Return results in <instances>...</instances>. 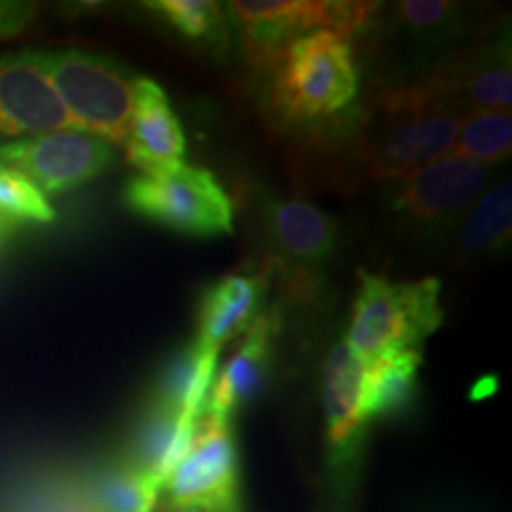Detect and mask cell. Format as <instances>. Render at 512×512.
Returning <instances> with one entry per match:
<instances>
[{"instance_id": "9c48e42d", "label": "cell", "mask_w": 512, "mask_h": 512, "mask_svg": "<svg viewBox=\"0 0 512 512\" xmlns=\"http://www.w3.org/2000/svg\"><path fill=\"white\" fill-rule=\"evenodd\" d=\"M366 363L347 342L337 344L323 366V413L328 463L337 477L351 479L366 444L368 422L363 420V380Z\"/></svg>"}, {"instance_id": "30bf717a", "label": "cell", "mask_w": 512, "mask_h": 512, "mask_svg": "<svg viewBox=\"0 0 512 512\" xmlns=\"http://www.w3.org/2000/svg\"><path fill=\"white\" fill-rule=\"evenodd\" d=\"M76 124L34 50L0 57V138L67 131Z\"/></svg>"}, {"instance_id": "484cf974", "label": "cell", "mask_w": 512, "mask_h": 512, "mask_svg": "<svg viewBox=\"0 0 512 512\" xmlns=\"http://www.w3.org/2000/svg\"><path fill=\"white\" fill-rule=\"evenodd\" d=\"M453 5L444 0H408L399 5V15L413 31H434L444 27Z\"/></svg>"}, {"instance_id": "ffe728a7", "label": "cell", "mask_w": 512, "mask_h": 512, "mask_svg": "<svg viewBox=\"0 0 512 512\" xmlns=\"http://www.w3.org/2000/svg\"><path fill=\"white\" fill-rule=\"evenodd\" d=\"M422 368L420 349L370 363L363 380V420H387L406 413L418 394V373Z\"/></svg>"}, {"instance_id": "5b68a950", "label": "cell", "mask_w": 512, "mask_h": 512, "mask_svg": "<svg viewBox=\"0 0 512 512\" xmlns=\"http://www.w3.org/2000/svg\"><path fill=\"white\" fill-rule=\"evenodd\" d=\"M226 8L240 24L249 62L261 72H273L297 38L311 31H330L347 41L366 27L377 5L337 0H238Z\"/></svg>"}, {"instance_id": "e0dca14e", "label": "cell", "mask_w": 512, "mask_h": 512, "mask_svg": "<svg viewBox=\"0 0 512 512\" xmlns=\"http://www.w3.org/2000/svg\"><path fill=\"white\" fill-rule=\"evenodd\" d=\"M266 223L280 252L304 264H320L335 252L337 226L330 214L306 200L271 202Z\"/></svg>"}, {"instance_id": "ac0fdd59", "label": "cell", "mask_w": 512, "mask_h": 512, "mask_svg": "<svg viewBox=\"0 0 512 512\" xmlns=\"http://www.w3.org/2000/svg\"><path fill=\"white\" fill-rule=\"evenodd\" d=\"M264 294L261 275H226L204 292L200 304V339L211 349H219L228 339L240 335L254 323Z\"/></svg>"}, {"instance_id": "603a6c76", "label": "cell", "mask_w": 512, "mask_h": 512, "mask_svg": "<svg viewBox=\"0 0 512 512\" xmlns=\"http://www.w3.org/2000/svg\"><path fill=\"white\" fill-rule=\"evenodd\" d=\"M145 8H150L166 27L188 41L226 48V10L214 0H152V3H145Z\"/></svg>"}, {"instance_id": "52a82bcc", "label": "cell", "mask_w": 512, "mask_h": 512, "mask_svg": "<svg viewBox=\"0 0 512 512\" xmlns=\"http://www.w3.org/2000/svg\"><path fill=\"white\" fill-rule=\"evenodd\" d=\"M169 508L242 512L240 458L230 422L204 415L188 456L162 486Z\"/></svg>"}, {"instance_id": "9a60e30c", "label": "cell", "mask_w": 512, "mask_h": 512, "mask_svg": "<svg viewBox=\"0 0 512 512\" xmlns=\"http://www.w3.org/2000/svg\"><path fill=\"white\" fill-rule=\"evenodd\" d=\"M197 425L200 422L185 420L159 403H152L131 434L124 460L162 489L171 472L188 456Z\"/></svg>"}, {"instance_id": "d4e9b609", "label": "cell", "mask_w": 512, "mask_h": 512, "mask_svg": "<svg viewBox=\"0 0 512 512\" xmlns=\"http://www.w3.org/2000/svg\"><path fill=\"white\" fill-rule=\"evenodd\" d=\"M0 219L10 221L15 228L22 223H50L55 209L29 178L0 164Z\"/></svg>"}, {"instance_id": "8fae6325", "label": "cell", "mask_w": 512, "mask_h": 512, "mask_svg": "<svg viewBox=\"0 0 512 512\" xmlns=\"http://www.w3.org/2000/svg\"><path fill=\"white\" fill-rule=\"evenodd\" d=\"M399 183L392 197L394 214L418 226H439L477 204L489 183V166L446 155Z\"/></svg>"}, {"instance_id": "7402d4cb", "label": "cell", "mask_w": 512, "mask_h": 512, "mask_svg": "<svg viewBox=\"0 0 512 512\" xmlns=\"http://www.w3.org/2000/svg\"><path fill=\"white\" fill-rule=\"evenodd\" d=\"M512 150V117L508 110L470 112L460 119L458 138L448 155L472 164H496L510 157Z\"/></svg>"}, {"instance_id": "f1b7e54d", "label": "cell", "mask_w": 512, "mask_h": 512, "mask_svg": "<svg viewBox=\"0 0 512 512\" xmlns=\"http://www.w3.org/2000/svg\"><path fill=\"white\" fill-rule=\"evenodd\" d=\"M169 512H207V510H200V508H169Z\"/></svg>"}, {"instance_id": "8992f818", "label": "cell", "mask_w": 512, "mask_h": 512, "mask_svg": "<svg viewBox=\"0 0 512 512\" xmlns=\"http://www.w3.org/2000/svg\"><path fill=\"white\" fill-rule=\"evenodd\" d=\"M124 204L133 214L190 238L233 233V204L214 174L197 166H178L166 176H133Z\"/></svg>"}, {"instance_id": "83f0119b", "label": "cell", "mask_w": 512, "mask_h": 512, "mask_svg": "<svg viewBox=\"0 0 512 512\" xmlns=\"http://www.w3.org/2000/svg\"><path fill=\"white\" fill-rule=\"evenodd\" d=\"M15 226H12V223L10 221H5V219H0V247H3V242L5 240H8L10 238V235L12 233H15Z\"/></svg>"}, {"instance_id": "3957f363", "label": "cell", "mask_w": 512, "mask_h": 512, "mask_svg": "<svg viewBox=\"0 0 512 512\" xmlns=\"http://www.w3.org/2000/svg\"><path fill=\"white\" fill-rule=\"evenodd\" d=\"M38 55L76 131L105 140L107 145H124L138 76L112 57L88 50Z\"/></svg>"}, {"instance_id": "7c38bea8", "label": "cell", "mask_w": 512, "mask_h": 512, "mask_svg": "<svg viewBox=\"0 0 512 512\" xmlns=\"http://www.w3.org/2000/svg\"><path fill=\"white\" fill-rule=\"evenodd\" d=\"M126 159L140 176H166L183 166L185 136L169 95L152 79L136 81V98L126 133Z\"/></svg>"}, {"instance_id": "cb8c5ba5", "label": "cell", "mask_w": 512, "mask_h": 512, "mask_svg": "<svg viewBox=\"0 0 512 512\" xmlns=\"http://www.w3.org/2000/svg\"><path fill=\"white\" fill-rule=\"evenodd\" d=\"M512 226V183H498L482 200L463 228V245L467 252H491L510 240Z\"/></svg>"}, {"instance_id": "4fadbf2b", "label": "cell", "mask_w": 512, "mask_h": 512, "mask_svg": "<svg viewBox=\"0 0 512 512\" xmlns=\"http://www.w3.org/2000/svg\"><path fill=\"white\" fill-rule=\"evenodd\" d=\"M420 86L456 112L458 105H465L467 114L510 110L512 69L508 48H484L465 55L460 62L427 76Z\"/></svg>"}, {"instance_id": "44dd1931", "label": "cell", "mask_w": 512, "mask_h": 512, "mask_svg": "<svg viewBox=\"0 0 512 512\" xmlns=\"http://www.w3.org/2000/svg\"><path fill=\"white\" fill-rule=\"evenodd\" d=\"M0 512H91L79 475L48 470L17 482L0 498Z\"/></svg>"}, {"instance_id": "2e32d148", "label": "cell", "mask_w": 512, "mask_h": 512, "mask_svg": "<svg viewBox=\"0 0 512 512\" xmlns=\"http://www.w3.org/2000/svg\"><path fill=\"white\" fill-rule=\"evenodd\" d=\"M216 368H219V349H211L195 339L166 363L157 384L155 403L185 420L200 422L207 413Z\"/></svg>"}, {"instance_id": "277c9868", "label": "cell", "mask_w": 512, "mask_h": 512, "mask_svg": "<svg viewBox=\"0 0 512 512\" xmlns=\"http://www.w3.org/2000/svg\"><path fill=\"white\" fill-rule=\"evenodd\" d=\"M273 105L292 121L342 112L358 93L354 50L330 31H311L292 43L273 67Z\"/></svg>"}, {"instance_id": "4316f807", "label": "cell", "mask_w": 512, "mask_h": 512, "mask_svg": "<svg viewBox=\"0 0 512 512\" xmlns=\"http://www.w3.org/2000/svg\"><path fill=\"white\" fill-rule=\"evenodd\" d=\"M38 15L36 3H22V0H0V41L15 38L34 22Z\"/></svg>"}, {"instance_id": "ba28073f", "label": "cell", "mask_w": 512, "mask_h": 512, "mask_svg": "<svg viewBox=\"0 0 512 512\" xmlns=\"http://www.w3.org/2000/svg\"><path fill=\"white\" fill-rule=\"evenodd\" d=\"M114 162L112 145L74 131H53L0 145V164L29 178L46 195L81 188Z\"/></svg>"}, {"instance_id": "d6986e66", "label": "cell", "mask_w": 512, "mask_h": 512, "mask_svg": "<svg viewBox=\"0 0 512 512\" xmlns=\"http://www.w3.org/2000/svg\"><path fill=\"white\" fill-rule=\"evenodd\" d=\"M79 479L91 512H155L162 494L150 477L126 460L95 465Z\"/></svg>"}, {"instance_id": "6da1fadb", "label": "cell", "mask_w": 512, "mask_h": 512, "mask_svg": "<svg viewBox=\"0 0 512 512\" xmlns=\"http://www.w3.org/2000/svg\"><path fill=\"white\" fill-rule=\"evenodd\" d=\"M373 124L363 131L361 159L375 181H403L453 150L460 112L408 86L384 93L373 107Z\"/></svg>"}, {"instance_id": "5bb4252c", "label": "cell", "mask_w": 512, "mask_h": 512, "mask_svg": "<svg viewBox=\"0 0 512 512\" xmlns=\"http://www.w3.org/2000/svg\"><path fill=\"white\" fill-rule=\"evenodd\" d=\"M275 335V316L264 313L256 316L235 354L221 370L211 387L207 418L230 422L235 411L254 399L264 387L268 368H271V349Z\"/></svg>"}, {"instance_id": "7a4b0ae2", "label": "cell", "mask_w": 512, "mask_h": 512, "mask_svg": "<svg viewBox=\"0 0 512 512\" xmlns=\"http://www.w3.org/2000/svg\"><path fill=\"white\" fill-rule=\"evenodd\" d=\"M358 275L361 285L344 342L366 366L401 351L418 349L444 323L437 278L389 283L382 275L366 271Z\"/></svg>"}]
</instances>
